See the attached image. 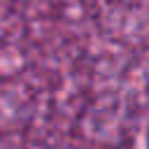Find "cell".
Returning <instances> with one entry per match:
<instances>
[{
    "label": "cell",
    "instance_id": "1",
    "mask_svg": "<svg viewBox=\"0 0 149 149\" xmlns=\"http://www.w3.org/2000/svg\"><path fill=\"white\" fill-rule=\"evenodd\" d=\"M144 147L149 149V123H147V133H144Z\"/></svg>",
    "mask_w": 149,
    "mask_h": 149
}]
</instances>
